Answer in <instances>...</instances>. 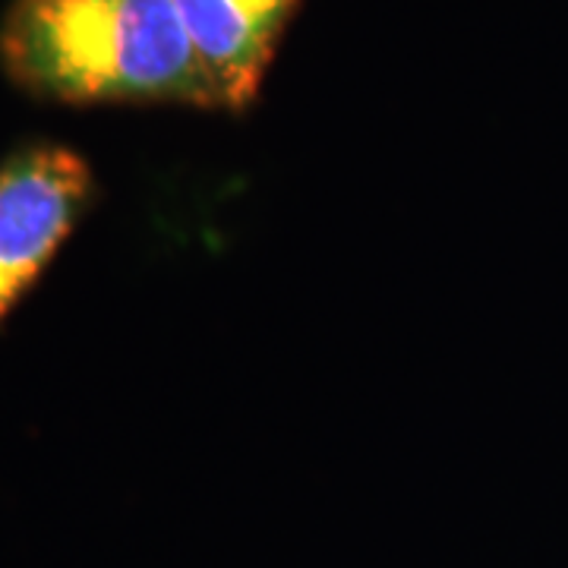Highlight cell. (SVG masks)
Here are the masks:
<instances>
[{
	"mask_svg": "<svg viewBox=\"0 0 568 568\" xmlns=\"http://www.w3.org/2000/svg\"><path fill=\"white\" fill-rule=\"evenodd\" d=\"M203 70L209 111H246L260 99L301 0H174Z\"/></svg>",
	"mask_w": 568,
	"mask_h": 568,
	"instance_id": "3",
	"label": "cell"
},
{
	"mask_svg": "<svg viewBox=\"0 0 568 568\" xmlns=\"http://www.w3.org/2000/svg\"><path fill=\"white\" fill-rule=\"evenodd\" d=\"M92 203V168L58 142H29L0 164V320L39 282Z\"/></svg>",
	"mask_w": 568,
	"mask_h": 568,
	"instance_id": "2",
	"label": "cell"
},
{
	"mask_svg": "<svg viewBox=\"0 0 568 568\" xmlns=\"http://www.w3.org/2000/svg\"><path fill=\"white\" fill-rule=\"evenodd\" d=\"M0 70L41 102L209 108L174 0H13Z\"/></svg>",
	"mask_w": 568,
	"mask_h": 568,
	"instance_id": "1",
	"label": "cell"
}]
</instances>
